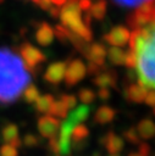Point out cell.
Listing matches in <instances>:
<instances>
[{
  "label": "cell",
  "instance_id": "6da1fadb",
  "mask_svg": "<svg viewBox=\"0 0 155 156\" xmlns=\"http://www.w3.org/2000/svg\"><path fill=\"white\" fill-rule=\"evenodd\" d=\"M31 83V72L20 56L0 48V104H12Z\"/></svg>",
  "mask_w": 155,
  "mask_h": 156
},
{
  "label": "cell",
  "instance_id": "7a4b0ae2",
  "mask_svg": "<svg viewBox=\"0 0 155 156\" xmlns=\"http://www.w3.org/2000/svg\"><path fill=\"white\" fill-rule=\"evenodd\" d=\"M129 49L135 55L138 84L148 90L154 89V23L134 29L129 35Z\"/></svg>",
  "mask_w": 155,
  "mask_h": 156
},
{
  "label": "cell",
  "instance_id": "3957f363",
  "mask_svg": "<svg viewBox=\"0 0 155 156\" xmlns=\"http://www.w3.org/2000/svg\"><path fill=\"white\" fill-rule=\"evenodd\" d=\"M81 10L78 7V0H66L63 7L60 9V20L63 27L79 35L84 41L89 43L93 39V33L82 21Z\"/></svg>",
  "mask_w": 155,
  "mask_h": 156
},
{
  "label": "cell",
  "instance_id": "277c9868",
  "mask_svg": "<svg viewBox=\"0 0 155 156\" xmlns=\"http://www.w3.org/2000/svg\"><path fill=\"white\" fill-rule=\"evenodd\" d=\"M90 112V107H88L87 105H82L78 106L77 108H74L68 116H66V121L60 126V134H59V145H60V154L66 156L70 154L71 151V130L74 126L82 123L84 119H87V117L89 116Z\"/></svg>",
  "mask_w": 155,
  "mask_h": 156
},
{
  "label": "cell",
  "instance_id": "5b68a950",
  "mask_svg": "<svg viewBox=\"0 0 155 156\" xmlns=\"http://www.w3.org/2000/svg\"><path fill=\"white\" fill-rule=\"evenodd\" d=\"M154 0L144 1L138 6V9L129 13L126 18L127 26L134 29H142L149 23H154Z\"/></svg>",
  "mask_w": 155,
  "mask_h": 156
},
{
  "label": "cell",
  "instance_id": "8992f818",
  "mask_svg": "<svg viewBox=\"0 0 155 156\" xmlns=\"http://www.w3.org/2000/svg\"><path fill=\"white\" fill-rule=\"evenodd\" d=\"M18 52L23 60V63L26 65L27 69L31 73H35L37 68L39 69V63L44 62L46 60V56L35 46H33L31 43H23L20 45Z\"/></svg>",
  "mask_w": 155,
  "mask_h": 156
},
{
  "label": "cell",
  "instance_id": "52a82bcc",
  "mask_svg": "<svg viewBox=\"0 0 155 156\" xmlns=\"http://www.w3.org/2000/svg\"><path fill=\"white\" fill-rule=\"evenodd\" d=\"M87 74V67L81 58H73L67 62L65 72V83L68 87H73L79 83Z\"/></svg>",
  "mask_w": 155,
  "mask_h": 156
},
{
  "label": "cell",
  "instance_id": "ba28073f",
  "mask_svg": "<svg viewBox=\"0 0 155 156\" xmlns=\"http://www.w3.org/2000/svg\"><path fill=\"white\" fill-rule=\"evenodd\" d=\"M129 35H131V33H129L127 27H124V26H116L109 33H106L103 37V39L107 44H110L111 46L122 48L126 44H128Z\"/></svg>",
  "mask_w": 155,
  "mask_h": 156
},
{
  "label": "cell",
  "instance_id": "9c48e42d",
  "mask_svg": "<svg viewBox=\"0 0 155 156\" xmlns=\"http://www.w3.org/2000/svg\"><path fill=\"white\" fill-rule=\"evenodd\" d=\"M60 126H61L60 119L56 117H52L50 115L41 116L38 119V130L41 134V136L48 138V139L57 135Z\"/></svg>",
  "mask_w": 155,
  "mask_h": 156
},
{
  "label": "cell",
  "instance_id": "30bf717a",
  "mask_svg": "<svg viewBox=\"0 0 155 156\" xmlns=\"http://www.w3.org/2000/svg\"><path fill=\"white\" fill-rule=\"evenodd\" d=\"M82 54L89 60V62H93L95 65L103 66L105 65V58H106V46L101 43H93V44H87L85 48L83 49Z\"/></svg>",
  "mask_w": 155,
  "mask_h": 156
},
{
  "label": "cell",
  "instance_id": "8fae6325",
  "mask_svg": "<svg viewBox=\"0 0 155 156\" xmlns=\"http://www.w3.org/2000/svg\"><path fill=\"white\" fill-rule=\"evenodd\" d=\"M66 66H67V61L52 62L51 65L48 66L44 73V79L50 84H59L65 77Z\"/></svg>",
  "mask_w": 155,
  "mask_h": 156
},
{
  "label": "cell",
  "instance_id": "7c38bea8",
  "mask_svg": "<svg viewBox=\"0 0 155 156\" xmlns=\"http://www.w3.org/2000/svg\"><path fill=\"white\" fill-rule=\"evenodd\" d=\"M93 83L99 88H116L117 73H116V71L105 66L101 69V72H99L98 74L94 76Z\"/></svg>",
  "mask_w": 155,
  "mask_h": 156
},
{
  "label": "cell",
  "instance_id": "4fadbf2b",
  "mask_svg": "<svg viewBox=\"0 0 155 156\" xmlns=\"http://www.w3.org/2000/svg\"><path fill=\"white\" fill-rule=\"evenodd\" d=\"M100 144L106 149V151L110 155H117L120 151H122L124 145L123 139L114 132H107L106 134H104L100 139Z\"/></svg>",
  "mask_w": 155,
  "mask_h": 156
},
{
  "label": "cell",
  "instance_id": "5bb4252c",
  "mask_svg": "<svg viewBox=\"0 0 155 156\" xmlns=\"http://www.w3.org/2000/svg\"><path fill=\"white\" fill-rule=\"evenodd\" d=\"M89 135V129L88 127H85L84 124L79 123L77 126H74L71 130V146L74 149V150H81L84 145H85V139L88 138Z\"/></svg>",
  "mask_w": 155,
  "mask_h": 156
},
{
  "label": "cell",
  "instance_id": "9a60e30c",
  "mask_svg": "<svg viewBox=\"0 0 155 156\" xmlns=\"http://www.w3.org/2000/svg\"><path fill=\"white\" fill-rule=\"evenodd\" d=\"M1 136L5 144H9L16 149L22 145V140L18 136V127L13 123H9L1 129Z\"/></svg>",
  "mask_w": 155,
  "mask_h": 156
},
{
  "label": "cell",
  "instance_id": "2e32d148",
  "mask_svg": "<svg viewBox=\"0 0 155 156\" xmlns=\"http://www.w3.org/2000/svg\"><path fill=\"white\" fill-rule=\"evenodd\" d=\"M148 93V89L144 88L140 84H135V83H131L127 85V88L124 89V98L131 101V102H137L140 104L144 101V98Z\"/></svg>",
  "mask_w": 155,
  "mask_h": 156
},
{
  "label": "cell",
  "instance_id": "e0dca14e",
  "mask_svg": "<svg viewBox=\"0 0 155 156\" xmlns=\"http://www.w3.org/2000/svg\"><path fill=\"white\" fill-rule=\"evenodd\" d=\"M52 38H54V32H52V28L50 27L49 23L46 22H41L38 28H37V32H35V40L43 45V46H48L51 44L52 41Z\"/></svg>",
  "mask_w": 155,
  "mask_h": 156
},
{
  "label": "cell",
  "instance_id": "ac0fdd59",
  "mask_svg": "<svg viewBox=\"0 0 155 156\" xmlns=\"http://www.w3.org/2000/svg\"><path fill=\"white\" fill-rule=\"evenodd\" d=\"M116 116V111L110 107V106H100L95 115H94V121L99 124H106V123H110Z\"/></svg>",
  "mask_w": 155,
  "mask_h": 156
},
{
  "label": "cell",
  "instance_id": "d6986e66",
  "mask_svg": "<svg viewBox=\"0 0 155 156\" xmlns=\"http://www.w3.org/2000/svg\"><path fill=\"white\" fill-rule=\"evenodd\" d=\"M135 129H137V133H138L139 138L150 139V138L154 136L155 124H154V122L150 118H144V119H142L138 123V126L135 127Z\"/></svg>",
  "mask_w": 155,
  "mask_h": 156
},
{
  "label": "cell",
  "instance_id": "ffe728a7",
  "mask_svg": "<svg viewBox=\"0 0 155 156\" xmlns=\"http://www.w3.org/2000/svg\"><path fill=\"white\" fill-rule=\"evenodd\" d=\"M106 55L109 61L112 65H123L124 63V57H126V51H123L121 48L117 46H111L109 50H106Z\"/></svg>",
  "mask_w": 155,
  "mask_h": 156
},
{
  "label": "cell",
  "instance_id": "44dd1931",
  "mask_svg": "<svg viewBox=\"0 0 155 156\" xmlns=\"http://www.w3.org/2000/svg\"><path fill=\"white\" fill-rule=\"evenodd\" d=\"M106 6H107L106 0H96L94 4H92L90 10H89L92 17L101 21L106 15Z\"/></svg>",
  "mask_w": 155,
  "mask_h": 156
},
{
  "label": "cell",
  "instance_id": "7402d4cb",
  "mask_svg": "<svg viewBox=\"0 0 155 156\" xmlns=\"http://www.w3.org/2000/svg\"><path fill=\"white\" fill-rule=\"evenodd\" d=\"M49 115L52 116V117H56V118H66L67 116V112H68V108L66 107V105L59 100V101H54L49 108Z\"/></svg>",
  "mask_w": 155,
  "mask_h": 156
},
{
  "label": "cell",
  "instance_id": "603a6c76",
  "mask_svg": "<svg viewBox=\"0 0 155 156\" xmlns=\"http://www.w3.org/2000/svg\"><path fill=\"white\" fill-rule=\"evenodd\" d=\"M52 102H54V96L50 94H45L37 99V101L34 102L35 104L34 107L38 112H48Z\"/></svg>",
  "mask_w": 155,
  "mask_h": 156
},
{
  "label": "cell",
  "instance_id": "cb8c5ba5",
  "mask_svg": "<svg viewBox=\"0 0 155 156\" xmlns=\"http://www.w3.org/2000/svg\"><path fill=\"white\" fill-rule=\"evenodd\" d=\"M22 94H23L24 101L28 102V104H34V102L37 101V99L40 96L39 90H38L33 84H28V85L24 88V90L22 91Z\"/></svg>",
  "mask_w": 155,
  "mask_h": 156
},
{
  "label": "cell",
  "instance_id": "d4e9b609",
  "mask_svg": "<svg viewBox=\"0 0 155 156\" xmlns=\"http://www.w3.org/2000/svg\"><path fill=\"white\" fill-rule=\"evenodd\" d=\"M96 98V94L94 90L89 89V88H83L78 91V99L84 104V105H88L90 102H93Z\"/></svg>",
  "mask_w": 155,
  "mask_h": 156
},
{
  "label": "cell",
  "instance_id": "484cf974",
  "mask_svg": "<svg viewBox=\"0 0 155 156\" xmlns=\"http://www.w3.org/2000/svg\"><path fill=\"white\" fill-rule=\"evenodd\" d=\"M123 135H124L126 140L129 141L131 144H140V138H139V135L137 133L135 127H131L127 130H124Z\"/></svg>",
  "mask_w": 155,
  "mask_h": 156
},
{
  "label": "cell",
  "instance_id": "4316f807",
  "mask_svg": "<svg viewBox=\"0 0 155 156\" xmlns=\"http://www.w3.org/2000/svg\"><path fill=\"white\" fill-rule=\"evenodd\" d=\"M67 28L66 27H63L62 24H56L55 27H54V29H52V32H54V34L57 37V39L60 40V41H62V43H67Z\"/></svg>",
  "mask_w": 155,
  "mask_h": 156
},
{
  "label": "cell",
  "instance_id": "83f0119b",
  "mask_svg": "<svg viewBox=\"0 0 155 156\" xmlns=\"http://www.w3.org/2000/svg\"><path fill=\"white\" fill-rule=\"evenodd\" d=\"M60 100L66 105V107L68 110L76 107V105H77V98L74 95H71V94H62Z\"/></svg>",
  "mask_w": 155,
  "mask_h": 156
},
{
  "label": "cell",
  "instance_id": "f1b7e54d",
  "mask_svg": "<svg viewBox=\"0 0 155 156\" xmlns=\"http://www.w3.org/2000/svg\"><path fill=\"white\" fill-rule=\"evenodd\" d=\"M112 1L114 4H117L118 6H122V7H135L148 0H112Z\"/></svg>",
  "mask_w": 155,
  "mask_h": 156
},
{
  "label": "cell",
  "instance_id": "f546056e",
  "mask_svg": "<svg viewBox=\"0 0 155 156\" xmlns=\"http://www.w3.org/2000/svg\"><path fill=\"white\" fill-rule=\"evenodd\" d=\"M0 156H18V151L16 147L9 144H4L0 147Z\"/></svg>",
  "mask_w": 155,
  "mask_h": 156
},
{
  "label": "cell",
  "instance_id": "4dcf8cb0",
  "mask_svg": "<svg viewBox=\"0 0 155 156\" xmlns=\"http://www.w3.org/2000/svg\"><path fill=\"white\" fill-rule=\"evenodd\" d=\"M22 143L28 147H34V146H37L39 144V139L34 134H26L23 140H22Z\"/></svg>",
  "mask_w": 155,
  "mask_h": 156
},
{
  "label": "cell",
  "instance_id": "1f68e13d",
  "mask_svg": "<svg viewBox=\"0 0 155 156\" xmlns=\"http://www.w3.org/2000/svg\"><path fill=\"white\" fill-rule=\"evenodd\" d=\"M129 69H134L135 68V55L132 50H129L128 52H126V57H124V63Z\"/></svg>",
  "mask_w": 155,
  "mask_h": 156
},
{
  "label": "cell",
  "instance_id": "d6a6232c",
  "mask_svg": "<svg viewBox=\"0 0 155 156\" xmlns=\"http://www.w3.org/2000/svg\"><path fill=\"white\" fill-rule=\"evenodd\" d=\"M48 147L51 152L54 154H60V145H59V140H57V136H52L49 139V143H48Z\"/></svg>",
  "mask_w": 155,
  "mask_h": 156
},
{
  "label": "cell",
  "instance_id": "836d02e7",
  "mask_svg": "<svg viewBox=\"0 0 155 156\" xmlns=\"http://www.w3.org/2000/svg\"><path fill=\"white\" fill-rule=\"evenodd\" d=\"M85 67H87V73H89V74H92V76H95V74H98L99 72H101V69L105 67V65L99 66V65H95V63H93V62H89L88 66H85Z\"/></svg>",
  "mask_w": 155,
  "mask_h": 156
},
{
  "label": "cell",
  "instance_id": "e575fe53",
  "mask_svg": "<svg viewBox=\"0 0 155 156\" xmlns=\"http://www.w3.org/2000/svg\"><path fill=\"white\" fill-rule=\"evenodd\" d=\"M144 101H145V104L148 106L154 107V105H155V94H154L153 90H148V93H146V95L144 98Z\"/></svg>",
  "mask_w": 155,
  "mask_h": 156
},
{
  "label": "cell",
  "instance_id": "d590c367",
  "mask_svg": "<svg viewBox=\"0 0 155 156\" xmlns=\"http://www.w3.org/2000/svg\"><path fill=\"white\" fill-rule=\"evenodd\" d=\"M35 5H38L40 9H43V10H45V11H48L51 6H52V4H51V1L50 0H32Z\"/></svg>",
  "mask_w": 155,
  "mask_h": 156
},
{
  "label": "cell",
  "instance_id": "8d00e7d4",
  "mask_svg": "<svg viewBox=\"0 0 155 156\" xmlns=\"http://www.w3.org/2000/svg\"><path fill=\"white\" fill-rule=\"evenodd\" d=\"M150 146H149V144H145V143H143V144H139V149H138V154L140 155V156H150Z\"/></svg>",
  "mask_w": 155,
  "mask_h": 156
},
{
  "label": "cell",
  "instance_id": "74e56055",
  "mask_svg": "<svg viewBox=\"0 0 155 156\" xmlns=\"http://www.w3.org/2000/svg\"><path fill=\"white\" fill-rule=\"evenodd\" d=\"M92 6V0H78V7L81 11H89Z\"/></svg>",
  "mask_w": 155,
  "mask_h": 156
},
{
  "label": "cell",
  "instance_id": "f35d334b",
  "mask_svg": "<svg viewBox=\"0 0 155 156\" xmlns=\"http://www.w3.org/2000/svg\"><path fill=\"white\" fill-rule=\"evenodd\" d=\"M98 98H100L101 100H109L110 99V90H109V88H99Z\"/></svg>",
  "mask_w": 155,
  "mask_h": 156
},
{
  "label": "cell",
  "instance_id": "ab89813d",
  "mask_svg": "<svg viewBox=\"0 0 155 156\" xmlns=\"http://www.w3.org/2000/svg\"><path fill=\"white\" fill-rule=\"evenodd\" d=\"M48 11L51 15V17H54V18H57L60 15V7H57V6H51Z\"/></svg>",
  "mask_w": 155,
  "mask_h": 156
},
{
  "label": "cell",
  "instance_id": "60d3db41",
  "mask_svg": "<svg viewBox=\"0 0 155 156\" xmlns=\"http://www.w3.org/2000/svg\"><path fill=\"white\" fill-rule=\"evenodd\" d=\"M50 1H51V4H52L54 6H57V7L62 6V5L66 2V0H50Z\"/></svg>",
  "mask_w": 155,
  "mask_h": 156
},
{
  "label": "cell",
  "instance_id": "b9f144b4",
  "mask_svg": "<svg viewBox=\"0 0 155 156\" xmlns=\"http://www.w3.org/2000/svg\"><path fill=\"white\" fill-rule=\"evenodd\" d=\"M128 156H140V155H139L138 152H137V154H135V152H131V154H129Z\"/></svg>",
  "mask_w": 155,
  "mask_h": 156
},
{
  "label": "cell",
  "instance_id": "7bdbcfd3",
  "mask_svg": "<svg viewBox=\"0 0 155 156\" xmlns=\"http://www.w3.org/2000/svg\"><path fill=\"white\" fill-rule=\"evenodd\" d=\"M92 156H100V154H99V152H94Z\"/></svg>",
  "mask_w": 155,
  "mask_h": 156
},
{
  "label": "cell",
  "instance_id": "ee69618b",
  "mask_svg": "<svg viewBox=\"0 0 155 156\" xmlns=\"http://www.w3.org/2000/svg\"><path fill=\"white\" fill-rule=\"evenodd\" d=\"M4 2V0H0V4H2Z\"/></svg>",
  "mask_w": 155,
  "mask_h": 156
},
{
  "label": "cell",
  "instance_id": "f6af8a7d",
  "mask_svg": "<svg viewBox=\"0 0 155 156\" xmlns=\"http://www.w3.org/2000/svg\"><path fill=\"white\" fill-rule=\"evenodd\" d=\"M110 156H118V155H110Z\"/></svg>",
  "mask_w": 155,
  "mask_h": 156
}]
</instances>
